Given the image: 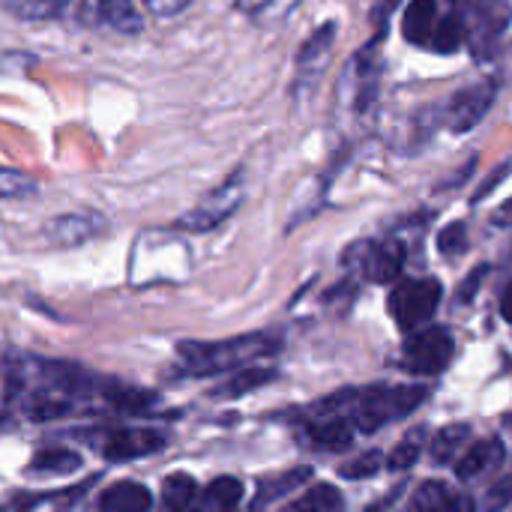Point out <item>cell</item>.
<instances>
[{
  "label": "cell",
  "mask_w": 512,
  "mask_h": 512,
  "mask_svg": "<svg viewBox=\"0 0 512 512\" xmlns=\"http://www.w3.org/2000/svg\"><path fill=\"white\" fill-rule=\"evenodd\" d=\"M507 459V450L498 438H489V441H477L465 450V456L459 459V468H456V477L459 480H477L495 468H501Z\"/></svg>",
  "instance_id": "8fae6325"
},
{
  "label": "cell",
  "mask_w": 512,
  "mask_h": 512,
  "mask_svg": "<svg viewBox=\"0 0 512 512\" xmlns=\"http://www.w3.org/2000/svg\"><path fill=\"white\" fill-rule=\"evenodd\" d=\"M63 0H0V9L18 21H54L63 15Z\"/></svg>",
  "instance_id": "ffe728a7"
},
{
  "label": "cell",
  "mask_w": 512,
  "mask_h": 512,
  "mask_svg": "<svg viewBox=\"0 0 512 512\" xmlns=\"http://www.w3.org/2000/svg\"><path fill=\"white\" fill-rule=\"evenodd\" d=\"M99 510L102 512H150L153 510V495L147 486L135 483V480H123L114 483L102 492L99 498Z\"/></svg>",
  "instance_id": "4fadbf2b"
},
{
  "label": "cell",
  "mask_w": 512,
  "mask_h": 512,
  "mask_svg": "<svg viewBox=\"0 0 512 512\" xmlns=\"http://www.w3.org/2000/svg\"><path fill=\"white\" fill-rule=\"evenodd\" d=\"M198 498V483L189 474H171L162 483V512H189Z\"/></svg>",
  "instance_id": "ac0fdd59"
},
{
  "label": "cell",
  "mask_w": 512,
  "mask_h": 512,
  "mask_svg": "<svg viewBox=\"0 0 512 512\" xmlns=\"http://www.w3.org/2000/svg\"><path fill=\"white\" fill-rule=\"evenodd\" d=\"M99 231H105V222L102 216H78V213H66V216H57L45 234L51 237V243L57 246H78V243H87L90 237H96Z\"/></svg>",
  "instance_id": "7c38bea8"
},
{
  "label": "cell",
  "mask_w": 512,
  "mask_h": 512,
  "mask_svg": "<svg viewBox=\"0 0 512 512\" xmlns=\"http://www.w3.org/2000/svg\"><path fill=\"white\" fill-rule=\"evenodd\" d=\"M381 453L378 450H372V453H363V456H357L354 462H348L345 468H339V474L345 477V480H366V477H375L378 471H381Z\"/></svg>",
  "instance_id": "83f0119b"
},
{
  "label": "cell",
  "mask_w": 512,
  "mask_h": 512,
  "mask_svg": "<svg viewBox=\"0 0 512 512\" xmlns=\"http://www.w3.org/2000/svg\"><path fill=\"white\" fill-rule=\"evenodd\" d=\"M468 438H471V426H465V423H456V426L441 429L435 435V441H432V459L441 462V465L444 462H453L465 450Z\"/></svg>",
  "instance_id": "7402d4cb"
},
{
  "label": "cell",
  "mask_w": 512,
  "mask_h": 512,
  "mask_svg": "<svg viewBox=\"0 0 512 512\" xmlns=\"http://www.w3.org/2000/svg\"><path fill=\"white\" fill-rule=\"evenodd\" d=\"M270 3H273V0H237V6H240L243 12H249V15H258V12H264Z\"/></svg>",
  "instance_id": "1f68e13d"
},
{
  "label": "cell",
  "mask_w": 512,
  "mask_h": 512,
  "mask_svg": "<svg viewBox=\"0 0 512 512\" xmlns=\"http://www.w3.org/2000/svg\"><path fill=\"white\" fill-rule=\"evenodd\" d=\"M441 297H444V288L438 279H405L393 288L390 294V315L393 321L411 333V330H420L441 306Z\"/></svg>",
  "instance_id": "7a4b0ae2"
},
{
  "label": "cell",
  "mask_w": 512,
  "mask_h": 512,
  "mask_svg": "<svg viewBox=\"0 0 512 512\" xmlns=\"http://www.w3.org/2000/svg\"><path fill=\"white\" fill-rule=\"evenodd\" d=\"M243 498V483L234 477H219L204 489L201 512H234Z\"/></svg>",
  "instance_id": "e0dca14e"
},
{
  "label": "cell",
  "mask_w": 512,
  "mask_h": 512,
  "mask_svg": "<svg viewBox=\"0 0 512 512\" xmlns=\"http://www.w3.org/2000/svg\"><path fill=\"white\" fill-rule=\"evenodd\" d=\"M279 348V336L273 333H246L219 342H180L177 357L192 375H219L249 366L258 357H267Z\"/></svg>",
  "instance_id": "6da1fadb"
},
{
  "label": "cell",
  "mask_w": 512,
  "mask_h": 512,
  "mask_svg": "<svg viewBox=\"0 0 512 512\" xmlns=\"http://www.w3.org/2000/svg\"><path fill=\"white\" fill-rule=\"evenodd\" d=\"M402 264H405V246L402 243H369V246H363L360 267H363L366 279H372V282L384 285V282L399 279Z\"/></svg>",
  "instance_id": "30bf717a"
},
{
  "label": "cell",
  "mask_w": 512,
  "mask_h": 512,
  "mask_svg": "<svg viewBox=\"0 0 512 512\" xmlns=\"http://www.w3.org/2000/svg\"><path fill=\"white\" fill-rule=\"evenodd\" d=\"M414 512H477L474 498L465 492H456L447 483L438 480H426L417 492H414Z\"/></svg>",
  "instance_id": "9c48e42d"
},
{
  "label": "cell",
  "mask_w": 512,
  "mask_h": 512,
  "mask_svg": "<svg viewBox=\"0 0 512 512\" xmlns=\"http://www.w3.org/2000/svg\"><path fill=\"white\" fill-rule=\"evenodd\" d=\"M426 387H390L381 393L366 396L357 411H354V423L360 432H378L387 420L396 417H408L411 411H417L426 402Z\"/></svg>",
  "instance_id": "3957f363"
},
{
  "label": "cell",
  "mask_w": 512,
  "mask_h": 512,
  "mask_svg": "<svg viewBox=\"0 0 512 512\" xmlns=\"http://www.w3.org/2000/svg\"><path fill=\"white\" fill-rule=\"evenodd\" d=\"M468 249V225L465 222H450L438 234V252L447 258H456Z\"/></svg>",
  "instance_id": "484cf974"
},
{
  "label": "cell",
  "mask_w": 512,
  "mask_h": 512,
  "mask_svg": "<svg viewBox=\"0 0 512 512\" xmlns=\"http://www.w3.org/2000/svg\"><path fill=\"white\" fill-rule=\"evenodd\" d=\"M36 192V180L21 174V171H6L0 168V201H9V198H27Z\"/></svg>",
  "instance_id": "d4e9b609"
},
{
  "label": "cell",
  "mask_w": 512,
  "mask_h": 512,
  "mask_svg": "<svg viewBox=\"0 0 512 512\" xmlns=\"http://www.w3.org/2000/svg\"><path fill=\"white\" fill-rule=\"evenodd\" d=\"M486 276V267H477L474 273H471V279H468V288L462 285V291H459V300H471L474 297V291H477V285H480V279Z\"/></svg>",
  "instance_id": "4dcf8cb0"
},
{
  "label": "cell",
  "mask_w": 512,
  "mask_h": 512,
  "mask_svg": "<svg viewBox=\"0 0 512 512\" xmlns=\"http://www.w3.org/2000/svg\"><path fill=\"white\" fill-rule=\"evenodd\" d=\"M438 24V0H411L402 15V33L411 45H429Z\"/></svg>",
  "instance_id": "5bb4252c"
},
{
  "label": "cell",
  "mask_w": 512,
  "mask_h": 512,
  "mask_svg": "<svg viewBox=\"0 0 512 512\" xmlns=\"http://www.w3.org/2000/svg\"><path fill=\"white\" fill-rule=\"evenodd\" d=\"M243 201V174H231L222 186H216L210 195H204L186 216L177 219V228L180 231H192V234H201V231H213L216 225H222Z\"/></svg>",
  "instance_id": "5b68a950"
},
{
  "label": "cell",
  "mask_w": 512,
  "mask_h": 512,
  "mask_svg": "<svg viewBox=\"0 0 512 512\" xmlns=\"http://www.w3.org/2000/svg\"><path fill=\"white\" fill-rule=\"evenodd\" d=\"M81 468V456L66 450V447H45L33 456L27 474L33 477H60V474H72Z\"/></svg>",
  "instance_id": "9a60e30c"
},
{
  "label": "cell",
  "mask_w": 512,
  "mask_h": 512,
  "mask_svg": "<svg viewBox=\"0 0 512 512\" xmlns=\"http://www.w3.org/2000/svg\"><path fill=\"white\" fill-rule=\"evenodd\" d=\"M99 399H105L111 408H117V411H123V414H138V411H147V408L153 405V393L126 387V384H120V381H105Z\"/></svg>",
  "instance_id": "d6986e66"
},
{
  "label": "cell",
  "mask_w": 512,
  "mask_h": 512,
  "mask_svg": "<svg viewBox=\"0 0 512 512\" xmlns=\"http://www.w3.org/2000/svg\"><path fill=\"white\" fill-rule=\"evenodd\" d=\"M495 93H498V87L492 81H477V84L465 87L462 93H456V99L450 105V126L456 132L474 129L495 105Z\"/></svg>",
  "instance_id": "ba28073f"
},
{
  "label": "cell",
  "mask_w": 512,
  "mask_h": 512,
  "mask_svg": "<svg viewBox=\"0 0 512 512\" xmlns=\"http://www.w3.org/2000/svg\"><path fill=\"white\" fill-rule=\"evenodd\" d=\"M309 438L318 450H327V453H342L351 447L354 441V423L345 420V417H333L327 423H318L309 429Z\"/></svg>",
  "instance_id": "2e32d148"
},
{
  "label": "cell",
  "mask_w": 512,
  "mask_h": 512,
  "mask_svg": "<svg viewBox=\"0 0 512 512\" xmlns=\"http://www.w3.org/2000/svg\"><path fill=\"white\" fill-rule=\"evenodd\" d=\"M78 21L90 30H114V33H141L144 18L135 0H81Z\"/></svg>",
  "instance_id": "8992f818"
},
{
  "label": "cell",
  "mask_w": 512,
  "mask_h": 512,
  "mask_svg": "<svg viewBox=\"0 0 512 512\" xmlns=\"http://www.w3.org/2000/svg\"><path fill=\"white\" fill-rule=\"evenodd\" d=\"M333 36H336V27L333 24H327V27H321L306 45H303V51H300V57H297V63H300V69H309V63L315 60V57H327L330 54V45H333Z\"/></svg>",
  "instance_id": "4316f807"
},
{
  "label": "cell",
  "mask_w": 512,
  "mask_h": 512,
  "mask_svg": "<svg viewBox=\"0 0 512 512\" xmlns=\"http://www.w3.org/2000/svg\"><path fill=\"white\" fill-rule=\"evenodd\" d=\"M462 42H465V15L450 12V15H444L435 24V33L429 39V48L432 51H441V54H453Z\"/></svg>",
  "instance_id": "44dd1931"
},
{
  "label": "cell",
  "mask_w": 512,
  "mask_h": 512,
  "mask_svg": "<svg viewBox=\"0 0 512 512\" xmlns=\"http://www.w3.org/2000/svg\"><path fill=\"white\" fill-rule=\"evenodd\" d=\"M192 0H147V9L159 18H171V15H180Z\"/></svg>",
  "instance_id": "f546056e"
},
{
  "label": "cell",
  "mask_w": 512,
  "mask_h": 512,
  "mask_svg": "<svg viewBox=\"0 0 512 512\" xmlns=\"http://www.w3.org/2000/svg\"><path fill=\"white\" fill-rule=\"evenodd\" d=\"M273 378H276V372H270V369H243V372H234V375L216 390V396H219V399H237V396H246V393L255 390V387L270 384Z\"/></svg>",
  "instance_id": "603a6c76"
},
{
  "label": "cell",
  "mask_w": 512,
  "mask_h": 512,
  "mask_svg": "<svg viewBox=\"0 0 512 512\" xmlns=\"http://www.w3.org/2000/svg\"><path fill=\"white\" fill-rule=\"evenodd\" d=\"M456 354V342L447 327H426L408 336L402 366L414 375H441Z\"/></svg>",
  "instance_id": "277c9868"
},
{
  "label": "cell",
  "mask_w": 512,
  "mask_h": 512,
  "mask_svg": "<svg viewBox=\"0 0 512 512\" xmlns=\"http://www.w3.org/2000/svg\"><path fill=\"white\" fill-rule=\"evenodd\" d=\"M417 456H420V441L411 435V438H405V441L393 450L390 468H393V471H405V468H411V465L417 462Z\"/></svg>",
  "instance_id": "f1b7e54d"
},
{
  "label": "cell",
  "mask_w": 512,
  "mask_h": 512,
  "mask_svg": "<svg viewBox=\"0 0 512 512\" xmlns=\"http://www.w3.org/2000/svg\"><path fill=\"white\" fill-rule=\"evenodd\" d=\"M498 222H512V201H507L498 213Z\"/></svg>",
  "instance_id": "836d02e7"
},
{
  "label": "cell",
  "mask_w": 512,
  "mask_h": 512,
  "mask_svg": "<svg viewBox=\"0 0 512 512\" xmlns=\"http://www.w3.org/2000/svg\"><path fill=\"white\" fill-rule=\"evenodd\" d=\"M165 432L159 429H150V426H126V429H117L105 438V459L108 462H132V459H144V456H153L159 450H165Z\"/></svg>",
  "instance_id": "52a82bcc"
},
{
  "label": "cell",
  "mask_w": 512,
  "mask_h": 512,
  "mask_svg": "<svg viewBox=\"0 0 512 512\" xmlns=\"http://www.w3.org/2000/svg\"><path fill=\"white\" fill-rule=\"evenodd\" d=\"M294 512H345V498L336 486H315L309 489L297 504Z\"/></svg>",
  "instance_id": "cb8c5ba5"
},
{
  "label": "cell",
  "mask_w": 512,
  "mask_h": 512,
  "mask_svg": "<svg viewBox=\"0 0 512 512\" xmlns=\"http://www.w3.org/2000/svg\"><path fill=\"white\" fill-rule=\"evenodd\" d=\"M501 315L507 318L512 324V282L507 285V291H504V297H501Z\"/></svg>",
  "instance_id": "d6a6232c"
}]
</instances>
